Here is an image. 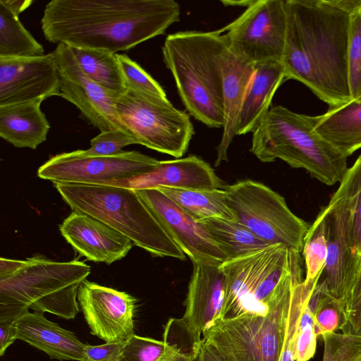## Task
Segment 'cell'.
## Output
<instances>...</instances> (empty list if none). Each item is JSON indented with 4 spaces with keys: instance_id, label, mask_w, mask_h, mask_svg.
Instances as JSON below:
<instances>
[{
    "instance_id": "6da1fadb",
    "label": "cell",
    "mask_w": 361,
    "mask_h": 361,
    "mask_svg": "<svg viewBox=\"0 0 361 361\" xmlns=\"http://www.w3.org/2000/svg\"><path fill=\"white\" fill-rule=\"evenodd\" d=\"M180 14L174 0H52L41 27L50 42L116 54L163 35Z\"/></svg>"
},
{
    "instance_id": "7a4b0ae2",
    "label": "cell",
    "mask_w": 361,
    "mask_h": 361,
    "mask_svg": "<svg viewBox=\"0 0 361 361\" xmlns=\"http://www.w3.org/2000/svg\"><path fill=\"white\" fill-rule=\"evenodd\" d=\"M282 64L286 80L307 86L329 108L350 102L347 52L350 16L328 0H285Z\"/></svg>"
},
{
    "instance_id": "3957f363",
    "label": "cell",
    "mask_w": 361,
    "mask_h": 361,
    "mask_svg": "<svg viewBox=\"0 0 361 361\" xmlns=\"http://www.w3.org/2000/svg\"><path fill=\"white\" fill-rule=\"evenodd\" d=\"M91 272L84 262H57L42 256L0 259V322H15L29 310L73 319L78 290Z\"/></svg>"
},
{
    "instance_id": "277c9868",
    "label": "cell",
    "mask_w": 361,
    "mask_h": 361,
    "mask_svg": "<svg viewBox=\"0 0 361 361\" xmlns=\"http://www.w3.org/2000/svg\"><path fill=\"white\" fill-rule=\"evenodd\" d=\"M227 48L219 30L172 33L161 48L186 111L209 128L223 126L221 64Z\"/></svg>"
},
{
    "instance_id": "5b68a950",
    "label": "cell",
    "mask_w": 361,
    "mask_h": 361,
    "mask_svg": "<svg viewBox=\"0 0 361 361\" xmlns=\"http://www.w3.org/2000/svg\"><path fill=\"white\" fill-rule=\"evenodd\" d=\"M316 122L317 116L281 105L271 107L252 133L250 150L262 162L279 159L325 185L340 183L348 169L347 157L315 131Z\"/></svg>"
},
{
    "instance_id": "8992f818",
    "label": "cell",
    "mask_w": 361,
    "mask_h": 361,
    "mask_svg": "<svg viewBox=\"0 0 361 361\" xmlns=\"http://www.w3.org/2000/svg\"><path fill=\"white\" fill-rule=\"evenodd\" d=\"M54 185L72 212L99 220L152 256L186 259L135 190L106 184Z\"/></svg>"
},
{
    "instance_id": "52a82bcc",
    "label": "cell",
    "mask_w": 361,
    "mask_h": 361,
    "mask_svg": "<svg viewBox=\"0 0 361 361\" xmlns=\"http://www.w3.org/2000/svg\"><path fill=\"white\" fill-rule=\"evenodd\" d=\"M226 278L221 319L244 314H267L288 289L290 255L281 245L226 260L220 265Z\"/></svg>"
},
{
    "instance_id": "ba28073f",
    "label": "cell",
    "mask_w": 361,
    "mask_h": 361,
    "mask_svg": "<svg viewBox=\"0 0 361 361\" xmlns=\"http://www.w3.org/2000/svg\"><path fill=\"white\" fill-rule=\"evenodd\" d=\"M224 189L236 221L271 245H283L302 252L310 226L293 213L281 195L252 180Z\"/></svg>"
},
{
    "instance_id": "9c48e42d",
    "label": "cell",
    "mask_w": 361,
    "mask_h": 361,
    "mask_svg": "<svg viewBox=\"0 0 361 361\" xmlns=\"http://www.w3.org/2000/svg\"><path fill=\"white\" fill-rule=\"evenodd\" d=\"M293 288L267 314L221 319L202 339L228 361H279Z\"/></svg>"
},
{
    "instance_id": "30bf717a",
    "label": "cell",
    "mask_w": 361,
    "mask_h": 361,
    "mask_svg": "<svg viewBox=\"0 0 361 361\" xmlns=\"http://www.w3.org/2000/svg\"><path fill=\"white\" fill-rule=\"evenodd\" d=\"M116 110L137 144L176 159L187 152L194 127L189 114L171 102H156L127 90L118 98Z\"/></svg>"
},
{
    "instance_id": "8fae6325",
    "label": "cell",
    "mask_w": 361,
    "mask_h": 361,
    "mask_svg": "<svg viewBox=\"0 0 361 361\" xmlns=\"http://www.w3.org/2000/svg\"><path fill=\"white\" fill-rule=\"evenodd\" d=\"M286 30L285 0H255L219 30L225 35L232 54L256 64L282 61Z\"/></svg>"
},
{
    "instance_id": "7c38bea8",
    "label": "cell",
    "mask_w": 361,
    "mask_h": 361,
    "mask_svg": "<svg viewBox=\"0 0 361 361\" xmlns=\"http://www.w3.org/2000/svg\"><path fill=\"white\" fill-rule=\"evenodd\" d=\"M159 161L137 151L95 157L78 149L51 157L39 166L37 176L53 183L102 185L148 173Z\"/></svg>"
},
{
    "instance_id": "4fadbf2b",
    "label": "cell",
    "mask_w": 361,
    "mask_h": 361,
    "mask_svg": "<svg viewBox=\"0 0 361 361\" xmlns=\"http://www.w3.org/2000/svg\"><path fill=\"white\" fill-rule=\"evenodd\" d=\"M53 53L61 78V97L74 104L84 118L101 132L120 130L131 136L118 115V97L82 71L69 46L58 44Z\"/></svg>"
},
{
    "instance_id": "5bb4252c",
    "label": "cell",
    "mask_w": 361,
    "mask_h": 361,
    "mask_svg": "<svg viewBox=\"0 0 361 361\" xmlns=\"http://www.w3.org/2000/svg\"><path fill=\"white\" fill-rule=\"evenodd\" d=\"M137 195L192 264L221 265L227 257L209 233L157 188Z\"/></svg>"
},
{
    "instance_id": "9a60e30c",
    "label": "cell",
    "mask_w": 361,
    "mask_h": 361,
    "mask_svg": "<svg viewBox=\"0 0 361 361\" xmlns=\"http://www.w3.org/2000/svg\"><path fill=\"white\" fill-rule=\"evenodd\" d=\"M61 97V78L54 53L0 57V106Z\"/></svg>"
},
{
    "instance_id": "2e32d148",
    "label": "cell",
    "mask_w": 361,
    "mask_h": 361,
    "mask_svg": "<svg viewBox=\"0 0 361 361\" xmlns=\"http://www.w3.org/2000/svg\"><path fill=\"white\" fill-rule=\"evenodd\" d=\"M78 301L91 334L106 343L125 341L134 334L137 300L131 295L86 279Z\"/></svg>"
},
{
    "instance_id": "e0dca14e",
    "label": "cell",
    "mask_w": 361,
    "mask_h": 361,
    "mask_svg": "<svg viewBox=\"0 0 361 361\" xmlns=\"http://www.w3.org/2000/svg\"><path fill=\"white\" fill-rule=\"evenodd\" d=\"M324 209L327 239L324 279L329 293L345 304L357 276L361 259L353 250L349 213L343 202L333 195Z\"/></svg>"
},
{
    "instance_id": "ac0fdd59",
    "label": "cell",
    "mask_w": 361,
    "mask_h": 361,
    "mask_svg": "<svg viewBox=\"0 0 361 361\" xmlns=\"http://www.w3.org/2000/svg\"><path fill=\"white\" fill-rule=\"evenodd\" d=\"M182 318L194 339L201 342L205 331L221 320L226 278L220 265L193 263Z\"/></svg>"
},
{
    "instance_id": "d6986e66",
    "label": "cell",
    "mask_w": 361,
    "mask_h": 361,
    "mask_svg": "<svg viewBox=\"0 0 361 361\" xmlns=\"http://www.w3.org/2000/svg\"><path fill=\"white\" fill-rule=\"evenodd\" d=\"M59 230L80 256L94 262L111 264L125 257L134 245L108 225L78 212H72Z\"/></svg>"
},
{
    "instance_id": "ffe728a7",
    "label": "cell",
    "mask_w": 361,
    "mask_h": 361,
    "mask_svg": "<svg viewBox=\"0 0 361 361\" xmlns=\"http://www.w3.org/2000/svg\"><path fill=\"white\" fill-rule=\"evenodd\" d=\"M105 184L133 190L156 188L159 186L183 190L225 188L214 169L202 159L195 155L159 161L156 168L148 173Z\"/></svg>"
},
{
    "instance_id": "44dd1931",
    "label": "cell",
    "mask_w": 361,
    "mask_h": 361,
    "mask_svg": "<svg viewBox=\"0 0 361 361\" xmlns=\"http://www.w3.org/2000/svg\"><path fill=\"white\" fill-rule=\"evenodd\" d=\"M255 64L232 54L227 48L221 59L223 98V132L216 147L214 166L228 161V150L237 135L238 121L247 87L253 75Z\"/></svg>"
},
{
    "instance_id": "7402d4cb",
    "label": "cell",
    "mask_w": 361,
    "mask_h": 361,
    "mask_svg": "<svg viewBox=\"0 0 361 361\" xmlns=\"http://www.w3.org/2000/svg\"><path fill=\"white\" fill-rule=\"evenodd\" d=\"M15 322L17 338L43 351L51 359L82 361L85 344L73 332L48 320L43 312L28 311Z\"/></svg>"
},
{
    "instance_id": "603a6c76",
    "label": "cell",
    "mask_w": 361,
    "mask_h": 361,
    "mask_svg": "<svg viewBox=\"0 0 361 361\" xmlns=\"http://www.w3.org/2000/svg\"><path fill=\"white\" fill-rule=\"evenodd\" d=\"M286 80L284 67L280 61L255 64L252 78L240 111L237 135L253 133L270 109L274 95Z\"/></svg>"
},
{
    "instance_id": "cb8c5ba5",
    "label": "cell",
    "mask_w": 361,
    "mask_h": 361,
    "mask_svg": "<svg viewBox=\"0 0 361 361\" xmlns=\"http://www.w3.org/2000/svg\"><path fill=\"white\" fill-rule=\"evenodd\" d=\"M43 101L0 106V136L18 148L35 149L46 141L50 124L41 109Z\"/></svg>"
},
{
    "instance_id": "d4e9b609",
    "label": "cell",
    "mask_w": 361,
    "mask_h": 361,
    "mask_svg": "<svg viewBox=\"0 0 361 361\" xmlns=\"http://www.w3.org/2000/svg\"><path fill=\"white\" fill-rule=\"evenodd\" d=\"M315 131L348 157L361 148V102L329 108L317 116Z\"/></svg>"
},
{
    "instance_id": "484cf974",
    "label": "cell",
    "mask_w": 361,
    "mask_h": 361,
    "mask_svg": "<svg viewBox=\"0 0 361 361\" xmlns=\"http://www.w3.org/2000/svg\"><path fill=\"white\" fill-rule=\"evenodd\" d=\"M156 188L197 221L209 218L236 220L225 189L183 190L162 186Z\"/></svg>"
},
{
    "instance_id": "4316f807",
    "label": "cell",
    "mask_w": 361,
    "mask_h": 361,
    "mask_svg": "<svg viewBox=\"0 0 361 361\" xmlns=\"http://www.w3.org/2000/svg\"><path fill=\"white\" fill-rule=\"evenodd\" d=\"M198 222L226 255V260L243 257L271 245L236 220L209 218Z\"/></svg>"
},
{
    "instance_id": "83f0119b",
    "label": "cell",
    "mask_w": 361,
    "mask_h": 361,
    "mask_svg": "<svg viewBox=\"0 0 361 361\" xmlns=\"http://www.w3.org/2000/svg\"><path fill=\"white\" fill-rule=\"evenodd\" d=\"M71 49L78 66L89 78L116 97L126 93L116 54L94 49Z\"/></svg>"
},
{
    "instance_id": "f1b7e54d",
    "label": "cell",
    "mask_w": 361,
    "mask_h": 361,
    "mask_svg": "<svg viewBox=\"0 0 361 361\" xmlns=\"http://www.w3.org/2000/svg\"><path fill=\"white\" fill-rule=\"evenodd\" d=\"M44 54L43 47L25 29L18 16L0 2V57Z\"/></svg>"
},
{
    "instance_id": "f546056e",
    "label": "cell",
    "mask_w": 361,
    "mask_h": 361,
    "mask_svg": "<svg viewBox=\"0 0 361 361\" xmlns=\"http://www.w3.org/2000/svg\"><path fill=\"white\" fill-rule=\"evenodd\" d=\"M334 195L348 211L353 250L361 259V155L348 168Z\"/></svg>"
},
{
    "instance_id": "4dcf8cb0",
    "label": "cell",
    "mask_w": 361,
    "mask_h": 361,
    "mask_svg": "<svg viewBox=\"0 0 361 361\" xmlns=\"http://www.w3.org/2000/svg\"><path fill=\"white\" fill-rule=\"evenodd\" d=\"M302 252L305 264L304 281L309 283L319 281L324 271L327 257L326 217L324 207L308 228Z\"/></svg>"
},
{
    "instance_id": "1f68e13d",
    "label": "cell",
    "mask_w": 361,
    "mask_h": 361,
    "mask_svg": "<svg viewBox=\"0 0 361 361\" xmlns=\"http://www.w3.org/2000/svg\"><path fill=\"white\" fill-rule=\"evenodd\" d=\"M116 57L127 90L156 102H170L160 84L137 63L123 54H116Z\"/></svg>"
},
{
    "instance_id": "d6a6232c",
    "label": "cell",
    "mask_w": 361,
    "mask_h": 361,
    "mask_svg": "<svg viewBox=\"0 0 361 361\" xmlns=\"http://www.w3.org/2000/svg\"><path fill=\"white\" fill-rule=\"evenodd\" d=\"M319 281L307 283L303 279L301 282H296L293 286L284 342L279 361H295V341L300 316L306 299Z\"/></svg>"
},
{
    "instance_id": "836d02e7",
    "label": "cell",
    "mask_w": 361,
    "mask_h": 361,
    "mask_svg": "<svg viewBox=\"0 0 361 361\" xmlns=\"http://www.w3.org/2000/svg\"><path fill=\"white\" fill-rule=\"evenodd\" d=\"M347 68L350 99L361 102V11L350 17Z\"/></svg>"
},
{
    "instance_id": "e575fe53",
    "label": "cell",
    "mask_w": 361,
    "mask_h": 361,
    "mask_svg": "<svg viewBox=\"0 0 361 361\" xmlns=\"http://www.w3.org/2000/svg\"><path fill=\"white\" fill-rule=\"evenodd\" d=\"M322 361H361V336L348 332H332L322 336Z\"/></svg>"
},
{
    "instance_id": "d590c367",
    "label": "cell",
    "mask_w": 361,
    "mask_h": 361,
    "mask_svg": "<svg viewBox=\"0 0 361 361\" xmlns=\"http://www.w3.org/2000/svg\"><path fill=\"white\" fill-rule=\"evenodd\" d=\"M313 315L317 337L339 329L343 331L348 323L343 301L329 293L320 302Z\"/></svg>"
},
{
    "instance_id": "8d00e7d4",
    "label": "cell",
    "mask_w": 361,
    "mask_h": 361,
    "mask_svg": "<svg viewBox=\"0 0 361 361\" xmlns=\"http://www.w3.org/2000/svg\"><path fill=\"white\" fill-rule=\"evenodd\" d=\"M307 298L303 305L295 334V361L310 360L314 355L317 348L318 337L314 331V315L307 305Z\"/></svg>"
},
{
    "instance_id": "74e56055",
    "label": "cell",
    "mask_w": 361,
    "mask_h": 361,
    "mask_svg": "<svg viewBox=\"0 0 361 361\" xmlns=\"http://www.w3.org/2000/svg\"><path fill=\"white\" fill-rule=\"evenodd\" d=\"M169 347L164 341L133 334L126 341L121 361H159Z\"/></svg>"
},
{
    "instance_id": "f35d334b",
    "label": "cell",
    "mask_w": 361,
    "mask_h": 361,
    "mask_svg": "<svg viewBox=\"0 0 361 361\" xmlns=\"http://www.w3.org/2000/svg\"><path fill=\"white\" fill-rule=\"evenodd\" d=\"M137 141L120 130H110L101 132L90 140V147L80 149L81 153L87 156L105 157L116 154L122 152V148Z\"/></svg>"
},
{
    "instance_id": "ab89813d",
    "label": "cell",
    "mask_w": 361,
    "mask_h": 361,
    "mask_svg": "<svg viewBox=\"0 0 361 361\" xmlns=\"http://www.w3.org/2000/svg\"><path fill=\"white\" fill-rule=\"evenodd\" d=\"M126 341L99 345L85 344L82 361H121Z\"/></svg>"
},
{
    "instance_id": "60d3db41",
    "label": "cell",
    "mask_w": 361,
    "mask_h": 361,
    "mask_svg": "<svg viewBox=\"0 0 361 361\" xmlns=\"http://www.w3.org/2000/svg\"><path fill=\"white\" fill-rule=\"evenodd\" d=\"M348 320L361 313V265L355 282L345 300Z\"/></svg>"
},
{
    "instance_id": "b9f144b4",
    "label": "cell",
    "mask_w": 361,
    "mask_h": 361,
    "mask_svg": "<svg viewBox=\"0 0 361 361\" xmlns=\"http://www.w3.org/2000/svg\"><path fill=\"white\" fill-rule=\"evenodd\" d=\"M18 329L16 322H0V355L16 340Z\"/></svg>"
},
{
    "instance_id": "7bdbcfd3",
    "label": "cell",
    "mask_w": 361,
    "mask_h": 361,
    "mask_svg": "<svg viewBox=\"0 0 361 361\" xmlns=\"http://www.w3.org/2000/svg\"><path fill=\"white\" fill-rule=\"evenodd\" d=\"M199 357L200 361H228L214 346L204 339L200 343Z\"/></svg>"
},
{
    "instance_id": "ee69618b",
    "label": "cell",
    "mask_w": 361,
    "mask_h": 361,
    "mask_svg": "<svg viewBox=\"0 0 361 361\" xmlns=\"http://www.w3.org/2000/svg\"><path fill=\"white\" fill-rule=\"evenodd\" d=\"M163 361H200L199 351L196 353L188 354L180 351L174 346L170 345Z\"/></svg>"
},
{
    "instance_id": "f6af8a7d",
    "label": "cell",
    "mask_w": 361,
    "mask_h": 361,
    "mask_svg": "<svg viewBox=\"0 0 361 361\" xmlns=\"http://www.w3.org/2000/svg\"><path fill=\"white\" fill-rule=\"evenodd\" d=\"M334 7L350 16L361 11V0H328Z\"/></svg>"
},
{
    "instance_id": "bcb514c9",
    "label": "cell",
    "mask_w": 361,
    "mask_h": 361,
    "mask_svg": "<svg viewBox=\"0 0 361 361\" xmlns=\"http://www.w3.org/2000/svg\"><path fill=\"white\" fill-rule=\"evenodd\" d=\"M0 2L18 16L33 3L30 0H0Z\"/></svg>"
},
{
    "instance_id": "7dc6e473",
    "label": "cell",
    "mask_w": 361,
    "mask_h": 361,
    "mask_svg": "<svg viewBox=\"0 0 361 361\" xmlns=\"http://www.w3.org/2000/svg\"><path fill=\"white\" fill-rule=\"evenodd\" d=\"M343 332L361 336V313L348 319Z\"/></svg>"
},
{
    "instance_id": "c3c4849f",
    "label": "cell",
    "mask_w": 361,
    "mask_h": 361,
    "mask_svg": "<svg viewBox=\"0 0 361 361\" xmlns=\"http://www.w3.org/2000/svg\"><path fill=\"white\" fill-rule=\"evenodd\" d=\"M255 0H221L220 2L225 6L249 7Z\"/></svg>"
},
{
    "instance_id": "681fc988",
    "label": "cell",
    "mask_w": 361,
    "mask_h": 361,
    "mask_svg": "<svg viewBox=\"0 0 361 361\" xmlns=\"http://www.w3.org/2000/svg\"><path fill=\"white\" fill-rule=\"evenodd\" d=\"M169 348H170V347H169ZM169 348H168V349H169ZM168 349H167V350H168ZM166 351H167V350H166ZM166 353L164 354V355L161 357V359H160L159 361H163V360H164V356H165Z\"/></svg>"
}]
</instances>
